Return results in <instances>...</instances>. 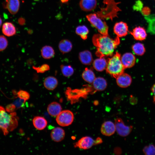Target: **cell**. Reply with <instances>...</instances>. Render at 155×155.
I'll return each instance as SVG.
<instances>
[{"label": "cell", "instance_id": "obj_28", "mask_svg": "<svg viewBox=\"0 0 155 155\" xmlns=\"http://www.w3.org/2000/svg\"><path fill=\"white\" fill-rule=\"evenodd\" d=\"M60 69L63 75L65 77H68L71 76L74 72L73 69L70 65H61Z\"/></svg>", "mask_w": 155, "mask_h": 155}, {"label": "cell", "instance_id": "obj_6", "mask_svg": "<svg viewBox=\"0 0 155 155\" xmlns=\"http://www.w3.org/2000/svg\"><path fill=\"white\" fill-rule=\"evenodd\" d=\"M115 125L117 132L119 135L122 137L127 136L132 130V126L125 125L122 120L120 118H117L115 119Z\"/></svg>", "mask_w": 155, "mask_h": 155}, {"label": "cell", "instance_id": "obj_31", "mask_svg": "<svg viewBox=\"0 0 155 155\" xmlns=\"http://www.w3.org/2000/svg\"><path fill=\"white\" fill-rule=\"evenodd\" d=\"M8 45V42L6 38L3 35H0V52L5 50Z\"/></svg>", "mask_w": 155, "mask_h": 155}, {"label": "cell", "instance_id": "obj_1", "mask_svg": "<svg viewBox=\"0 0 155 155\" xmlns=\"http://www.w3.org/2000/svg\"><path fill=\"white\" fill-rule=\"evenodd\" d=\"M92 42L97 49L96 55L99 57L112 56L114 50L120 43L119 37L113 39L108 35L95 34L92 37Z\"/></svg>", "mask_w": 155, "mask_h": 155}, {"label": "cell", "instance_id": "obj_5", "mask_svg": "<svg viewBox=\"0 0 155 155\" xmlns=\"http://www.w3.org/2000/svg\"><path fill=\"white\" fill-rule=\"evenodd\" d=\"M74 115L73 113L69 110L61 111L56 116V121L60 126L65 127L69 125L73 121Z\"/></svg>", "mask_w": 155, "mask_h": 155}, {"label": "cell", "instance_id": "obj_36", "mask_svg": "<svg viewBox=\"0 0 155 155\" xmlns=\"http://www.w3.org/2000/svg\"><path fill=\"white\" fill-rule=\"evenodd\" d=\"M69 0H61L62 3H67Z\"/></svg>", "mask_w": 155, "mask_h": 155}, {"label": "cell", "instance_id": "obj_20", "mask_svg": "<svg viewBox=\"0 0 155 155\" xmlns=\"http://www.w3.org/2000/svg\"><path fill=\"white\" fill-rule=\"evenodd\" d=\"M73 47L71 42L67 39H63L60 41L58 47L60 51L63 54L70 52Z\"/></svg>", "mask_w": 155, "mask_h": 155}, {"label": "cell", "instance_id": "obj_21", "mask_svg": "<svg viewBox=\"0 0 155 155\" xmlns=\"http://www.w3.org/2000/svg\"><path fill=\"white\" fill-rule=\"evenodd\" d=\"M92 84L94 89L98 91L104 90L107 86L106 80L103 78L100 77L96 78Z\"/></svg>", "mask_w": 155, "mask_h": 155}, {"label": "cell", "instance_id": "obj_27", "mask_svg": "<svg viewBox=\"0 0 155 155\" xmlns=\"http://www.w3.org/2000/svg\"><path fill=\"white\" fill-rule=\"evenodd\" d=\"M132 48L134 53L138 55H142L146 52V49L144 45L140 42L135 43L132 46Z\"/></svg>", "mask_w": 155, "mask_h": 155}, {"label": "cell", "instance_id": "obj_26", "mask_svg": "<svg viewBox=\"0 0 155 155\" xmlns=\"http://www.w3.org/2000/svg\"><path fill=\"white\" fill-rule=\"evenodd\" d=\"M75 32L77 34L80 36L84 40L87 38V35L89 30L87 27L84 25L79 26L76 28Z\"/></svg>", "mask_w": 155, "mask_h": 155}, {"label": "cell", "instance_id": "obj_2", "mask_svg": "<svg viewBox=\"0 0 155 155\" xmlns=\"http://www.w3.org/2000/svg\"><path fill=\"white\" fill-rule=\"evenodd\" d=\"M18 119L16 112L9 114L3 106H0V129L4 135L16 128L18 125Z\"/></svg>", "mask_w": 155, "mask_h": 155}, {"label": "cell", "instance_id": "obj_15", "mask_svg": "<svg viewBox=\"0 0 155 155\" xmlns=\"http://www.w3.org/2000/svg\"><path fill=\"white\" fill-rule=\"evenodd\" d=\"M79 58L83 64L86 65H90L93 61L92 56L91 53L87 50L81 52L79 53Z\"/></svg>", "mask_w": 155, "mask_h": 155}, {"label": "cell", "instance_id": "obj_14", "mask_svg": "<svg viewBox=\"0 0 155 155\" xmlns=\"http://www.w3.org/2000/svg\"><path fill=\"white\" fill-rule=\"evenodd\" d=\"M51 136L53 141L57 142H60L64 139L65 136V132L61 128L57 127L52 130Z\"/></svg>", "mask_w": 155, "mask_h": 155}, {"label": "cell", "instance_id": "obj_38", "mask_svg": "<svg viewBox=\"0 0 155 155\" xmlns=\"http://www.w3.org/2000/svg\"><path fill=\"white\" fill-rule=\"evenodd\" d=\"M34 0L36 1H39V0Z\"/></svg>", "mask_w": 155, "mask_h": 155}, {"label": "cell", "instance_id": "obj_25", "mask_svg": "<svg viewBox=\"0 0 155 155\" xmlns=\"http://www.w3.org/2000/svg\"><path fill=\"white\" fill-rule=\"evenodd\" d=\"M82 77L83 79L89 84H92L96 78L93 72L87 68H86L83 72Z\"/></svg>", "mask_w": 155, "mask_h": 155}, {"label": "cell", "instance_id": "obj_18", "mask_svg": "<svg viewBox=\"0 0 155 155\" xmlns=\"http://www.w3.org/2000/svg\"><path fill=\"white\" fill-rule=\"evenodd\" d=\"M62 108L60 104L56 102H53L50 104L47 108L49 114L51 116L56 117L61 111Z\"/></svg>", "mask_w": 155, "mask_h": 155}, {"label": "cell", "instance_id": "obj_4", "mask_svg": "<svg viewBox=\"0 0 155 155\" xmlns=\"http://www.w3.org/2000/svg\"><path fill=\"white\" fill-rule=\"evenodd\" d=\"M86 18L91 25L96 28L99 33L102 35H108V26L106 22L102 20L95 13L87 15Z\"/></svg>", "mask_w": 155, "mask_h": 155}, {"label": "cell", "instance_id": "obj_9", "mask_svg": "<svg viewBox=\"0 0 155 155\" xmlns=\"http://www.w3.org/2000/svg\"><path fill=\"white\" fill-rule=\"evenodd\" d=\"M121 59L122 64L125 69L133 67L135 63V56L130 53L124 54L121 57Z\"/></svg>", "mask_w": 155, "mask_h": 155}, {"label": "cell", "instance_id": "obj_33", "mask_svg": "<svg viewBox=\"0 0 155 155\" xmlns=\"http://www.w3.org/2000/svg\"><path fill=\"white\" fill-rule=\"evenodd\" d=\"M16 108V106L14 104L8 105L6 107V111L9 113H12Z\"/></svg>", "mask_w": 155, "mask_h": 155}, {"label": "cell", "instance_id": "obj_23", "mask_svg": "<svg viewBox=\"0 0 155 155\" xmlns=\"http://www.w3.org/2000/svg\"><path fill=\"white\" fill-rule=\"evenodd\" d=\"M107 60L103 57L95 59L93 62V66L95 69L99 71H101L106 69Z\"/></svg>", "mask_w": 155, "mask_h": 155}, {"label": "cell", "instance_id": "obj_3", "mask_svg": "<svg viewBox=\"0 0 155 155\" xmlns=\"http://www.w3.org/2000/svg\"><path fill=\"white\" fill-rule=\"evenodd\" d=\"M121 58L120 54L116 52L112 57L106 60V72L115 78L123 73L125 69L122 64Z\"/></svg>", "mask_w": 155, "mask_h": 155}, {"label": "cell", "instance_id": "obj_12", "mask_svg": "<svg viewBox=\"0 0 155 155\" xmlns=\"http://www.w3.org/2000/svg\"><path fill=\"white\" fill-rule=\"evenodd\" d=\"M130 33L136 40L142 41L146 39L147 34L145 29L140 26L136 27Z\"/></svg>", "mask_w": 155, "mask_h": 155}, {"label": "cell", "instance_id": "obj_17", "mask_svg": "<svg viewBox=\"0 0 155 155\" xmlns=\"http://www.w3.org/2000/svg\"><path fill=\"white\" fill-rule=\"evenodd\" d=\"M2 32L5 36L8 37L12 36L16 34V28L11 23L6 22L3 24Z\"/></svg>", "mask_w": 155, "mask_h": 155}, {"label": "cell", "instance_id": "obj_32", "mask_svg": "<svg viewBox=\"0 0 155 155\" xmlns=\"http://www.w3.org/2000/svg\"><path fill=\"white\" fill-rule=\"evenodd\" d=\"M17 95L19 98L25 101L28 100L30 97V95L26 91L20 90L17 93Z\"/></svg>", "mask_w": 155, "mask_h": 155}, {"label": "cell", "instance_id": "obj_34", "mask_svg": "<svg viewBox=\"0 0 155 155\" xmlns=\"http://www.w3.org/2000/svg\"><path fill=\"white\" fill-rule=\"evenodd\" d=\"M150 8L147 7H144L142 9V13L144 15H148L150 13Z\"/></svg>", "mask_w": 155, "mask_h": 155}, {"label": "cell", "instance_id": "obj_39", "mask_svg": "<svg viewBox=\"0 0 155 155\" xmlns=\"http://www.w3.org/2000/svg\"><path fill=\"white\" fill-rule=\"evenodd\" d=\"M155 1V0H154Z\"/></svg>", "mask_w": 155, "mask_h": 155}, {"label": "cell", "instance_id": "obj_13", "mask_svg": "<svg viewBox=\"0 0 155 155\" xmlns=\"http://www.w3.org/2000/svg\"><path fill=\"white\" fill-rule=\"evenodd\" d=\"M80 6L81 9L85 11H89L94 9L97 5L96 0H80Z\"/></svg>", "mask_w": 155, "mask_h": 155}, {"label": "cell", "instance_id": "obj_24", "mask_svg": "<svg viewBox=\"0 0 155 155\" xmlns=\"http://www.w3.org/2000/svg\"><path fill=\"white\" fill-rule=\"evenodd\" d=\"M41 55L43 58L49 59L53 57L55 54L53 49L51 46L45 45L43 46L41 51Z\"/></svg>", "mask_w": 155, "mask_h": 155}, {"label": "cell", "instance_id": "obj_30", "mask_svg": "<svg viewBox=\"0 0 155 155\" xmlns=\"http://www.w3.org/2000/svg\"><path fill=\"white\" fill-rule=\"evenodd\" d=\"M32 68L37 72L40 73H44L50 69L49 65L46 64H43L39 67L33 66Z\"/></svg>", "mask_w": 155, "mask_h": 155}, {"label": "cell", "instance_id": "obj_37", "mask_svg": "<svg viewBox=\"0 0 155 155\" xmlns=\"http://www.w3.org/2000/svg\"><path fill=\"white\" fill-rule=\"evenodd\" d=\"M2 24V20L0 16V28L1 27Z\"/></svg>", "mask_w": 155, "mask_h": 155}, {"label": "cell", "instance_id": "obj_22", "mask_svg": "<svg viewBox=\"0 0 155 155\" xmlns=\"http://www.w3.org/2000/svg\"><path fill=\"white\" fill-rule=\"evenodd\" d=\"M34 127L38 130H42L46 126L47 122L43 117L40 116L35 117L32 121Z\"/></svg>", "mask_w": 155, "mask_h": 155}, {"label": "cell", "instance_id": "obj_35", "mask_svg": "<svg viewBox=\"0 0 155 155\" xmlns=\"http://www.w3.org/2000/svg\"><path fill=\"white\" fill-rule=\"evenodd\" d=\"M151 91L153 96V101L155 104V82L151 88Z\"/></svg>", "mask_w": 155, "mask_h": 155}, {"label": "cell", "instance_id": "obj_11", "mask_svg": "<svg viewBox=\"0 0 155 155\" xmlns=\"http://www.w3.org/2000/svg\"><path fill=\"white\" fill-rule=\"evenodd\" d=\"M116 79L117 84L122 88L127 87L130 85L132 82L131 76L128 74L124 73Z\"/></svg>", "mask_w": 155, "mask_h": 155}, {"label": "cell", "instance_id": "obj_16", "mask_svg": "<svg viewBox=\"0 0 155 155\" xmlns=\"http://www.w3.org/2000/svg\"><path fill=\"white\" fill-rule=\"evenodd\" d=\"M6 7L12 14H16L18 12L20 6L19 0H7Z\"/></svg>", "mask_w": 155, "mask_h": 155}, {"label": "cell", "instance_id": "obj_29", "mask_svg": "<svg viewBox=\"0 0 155 155\" xmlns=\"http://www.w3.org/2000/svg\"><path fill=\"white\" fill-rule=\"evenodd\" d=\"M143 153L146 155H155V146L150 144L145 146L143 149Z\"/></svg>", "mask_w": 155, "mask_h": 155}, {"label": "cell", "instance_id": "obj_19", "mask_svg": "<svg viewBox=\"0 0 155 155\" xmlns=\"http://www.w3.org/2000/svg\"><path fill=\"white\" fill-rule=\"evenodd\" d=\"M43 84L44 87L46 89L52 90L57 86L58 81L56 78L52 76H49L44 79Z\"/></svg>", "mask_w": 155, "mask_h": 155}, {"label": "cell", "instance_id": "obj_7", "mask_svg": "<svg viewBox=\"0 0 155 155\" xmlns=\"http://www.w3.org/2000/svg\"><path fill=\"white\" fill-rule=\"evenodd\" d=\"M97 144L96 140L89 136L84 137L81 138L75 144V147L84 150L88 149L93 145Z\"/></svg>", "mask_w": 155, "mask_h": 155}, {"label": "cell", "instance_id": "obj_8", "mask_svg": "<svg viewBox=\"0 0 155 155\" xmlns=\"http://www.w3.org/2000/svg\"><path fill=\"white\" fill-rule=\"evenodd\" d=\"M113 31L119 37L125 36L128 34V26L126 23L123 22H117L114 26Z\"/></svg>", "mask_w": 155, "mask_h": 155}, {"label": "cell", "instance_id": "obj_10", "mask_svg": "<svg viewBox=\"0 0 155 155\" xmlns=\"http://www.w3.org/2000/svg\"><path fill=\"white\" fill-rule=\"evenodd\" d=\"M100 131L103 135L110 136L113 134L116 131L115 125L110 121H105L102 124Z\"/></svg>", "mask_w": 155, "mask_h": 155}]
</instances>
